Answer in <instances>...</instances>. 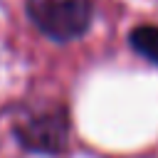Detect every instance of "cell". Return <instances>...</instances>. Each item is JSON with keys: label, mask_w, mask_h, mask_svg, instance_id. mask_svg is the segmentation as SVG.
Instances as JSON below:
<instances>
[{"label": "cell", "mask_w": 158, "mask_h": 158, "mask_svg": "<svg viewBox=\"0 0 158 158\" xmlns=\"http://www.w3.org/2000/svg\"><path fill=\"white\" fill-rule=\"evenodd\" d=\"M27 15L57 42L77 40L91 22V0H27Z\"/></svg>", "instance_id": "cell-1"}, {"label": "cell", "mask_w": 158, "mask_h": 158, "mask_svg": "<svg viewBox=\"0 0 158 158\" xmlns=\"http://www.w3.org/2000/svg\"><path fill=\"white\" fill-rule=\"evenodd\" d=\"M69 133L67 114L62 109H49L27 116L17 126V138L27 151H40V153H57L64 148Z\"/></svg>", "instance_id": "cell-2"}, {"label": "cell", "mask_w": 158, "mask_h": 158, "mask_svg": "<svg viewBox=\"0 0 158 158\" xmlns=\"http://www.w3.org/2000/svg\"><path fill=\"white\" fill-rule=\"evenodd\" d=\"M131 47L146 57L148 62L158 64V27L156 25H141L131 32Z\"/></svg>", "instance_id": "cell-3"}]
</instances>
